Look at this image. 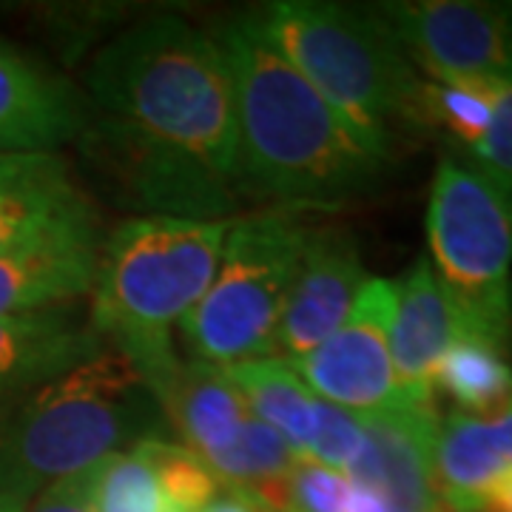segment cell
Listing matches in <instances>:
<instances>
[{"label":"cell","mask_w":512,"mask_h":512,"mask_svg":"<svg viewBox=\"0 0 512 512\" xmlns=\"http://www.w3.org/2000/svg\"><path fill=\"white\" fill-rule=\"evenodd\" d=\"M80 143L117 197L146 217L228 220L237 208V94L214 35L180 15L123 29L89 69Z\"/></svg>","instance_id":"1"},{"label":"cell","mask_w":512,"mask_h":512,"mask_svg":"<svg viewBox=\"0 0 512 512\" xmlns=\"http://www.w3.org/2000/svg\"><path fill=\"white\" fill-rule=\"evenodd\" d=\"M237 94L242 194L274 208L325 211L370 194L393 160L373 146L254 29L217 32Z\"/></svg>","instance_id":"2"},{"label":"cell","mask_w":512,"mask_h":512,"mask_svg":"<svg viewBox=\"0 0 512 512\" xmlns=\"http://www.w3.org/2000/svg\"><path fill=\"white\" fill-rule=\"evenodd\" d=\"M228 225L134 217L100 245L89 322L154 396L183 365L174 328L211 288Z\"/></svg>","instance_id":"3"},{"label":"cell","mask_w":512,"mask_h":512,"mask_svg":"<svg viewBox=\"0 0 512 512\" xmlns=\"http://www.w3.org/2000/svg\"><path fill=\"white\" fill-rule=\"evenodd\" d=\"M163 433L154 393L117 350L106 348L0 421V501L23 512L57 478Z\"/></svg>","instance_id":"4"},{"label":"cell","mask_w":512,"mask_h":512,"mask_svg":"<svg viewBox=\"0 0 512 512\" xmlns=\"http://www.w3.org/2000/svg\"><path fill=\"white\" fill-rule=\"evenodd\" d=\"M248 18L373 146L390 151L396 123L421 128V80L376 6L279 0Z\"/></svg>","instance_id":"5"},{"label":"cell","mask_w":512,"mask_h":512,"mask_svg":"<svg viewBox=\"0 0 512 512\" xmlns=\"http://www.w3.org/2000/svg\"><path fill=\"white\" fill-rule=\"evenodd\" d=\"M311 228L305 211L291 208L231 220L211 288L180 322L191 362L228 367L274 356Z\"/></svg>","instance_id":"6"},{"label":"cell","mask_w":512,"mask_h":512,"mask_svg":"<svg viewBox=\"0 0 512 512\" xmlns=\"http://www.w3.org/2000/svg\"><path fill=\"white\" fill-rule=\"evenodd\" d=\"M427 242L458 322L504 350L512 342V191L473 160L447 154L427 205Z\"/></svg>","instance_id":"7"},{"label":"cell","mask_w":512,"mask_h":512,"mask_svg":"<svg viewBox=\"0 0 512 512\" xmlns=\"http://www.w3.org/2000/svg\"><path fill=\"white\" fill-rule=\"evenodd\" d=\"M404 52L436 83L512 86V3L410 0L376 6Z\"/></svg>","instance_id":"8"},{"label":"cell","mask_w":512,"mask_h":512,"mask_svg":"<svg viewBox=\"0 0 512 512\" xmlns=\"http://www.w3.org/2000/svg\"><path fill=\"white\" fill-rule=\"evenodd\" d=\"M393 305L396 282L367 276L345 325L311 353L288 359L313 396L356 416L402 402L387 342Z\"/></svg>","instance_id":"9"},{"label":"cell","mask_w":512,"mask_h":512,"mask_svg":"<svg viewBox=\"0 0 512 512\" xmlns=\"http://www.w3.org/2000/svg\"><path fill=\"white\" fill-rule=\"evenodd\" d=\"M100 220L57 151H0V256L100 239Z\"/></svg>","instance_id":"10"},{"label":"cell","mask_w":512,"mask_h":512,"mask_svg":"<svg viewBox=\"0 0 512 512\" xmlns=\"http://www.w3.org/2000/svg\"><path fill=\"white\" fill-rule=\"evenodd\" d=\"M436 404L399 402L362 416L365 447L345 476L373 490L393 512H444L433 478V444L439 433Z\"/></svg>","instance_id":"11"},{"label":"cell","mask_w":512,"mask_h":512,"mask_svg":"<svg viewBox=\"0 0 512 512\" xmlns=\"http://www.w3.org/2000/svg\"><path fill=\"white\" fill-rule=\"evenodd\" d=\"M365 282V262L353 234L339 225H313L279 322L276 350L285 359H299L319 348L345 325Z\"/></svg>","instance_id":"12"},{"label":"cell","mask_w":512,"mask_h":512,"mask_svg":"<svg viewBox=\"0 0 512 512\" xmlns=\"http://www.w3.org/2000/svg\"><path fill=\"white\" fill-rule=\"evenodd\" d=\"M106 348L77 302L0 316V421L40 387Z\"/></svg>","instance_id":"13"},{"label":"cell","mask_w":512,"mask_h":512,"mask_svg":"<svg viewBox=\"0 0 512 512\" xmlns=\"http://www.w3.org/2000/svg\"><path fill=\"white\" fill-rule=\"evenodd\" d=\"M89 120L69 80L0 40V151H57L80 140Z\"/></svg>","instance_id":"14"},{"label":"cell","mask_w":512,"mask_h":512,"mask_svg":"<svg viewBox=\"0 0 512 512\" xmlns=\"http://www.w3.org/2000/svg\"><path fill=\"white\" fill-rule=\"evenodd\" d=\"M458 339V322L430 259L419 256L396 282L390 362L402 402L436 404V370Z\"/></svg>","instance_id":"15"},{"label":"cell","mask_w":512,"mask_h":512,"mask_svg":"<svg viewBox=\"0 0 512 512\" xmlns=\"http://www.w3.org/2000/svg\"><path fill=\"white\" fill-rule=\"evenodd\" d=\"M154 399L163 410L165 427L177 433V444L202 461L228 450L251 419L239 387L217 365L183 362Z\"/></svg>","instance_id":"16"},{"label":"cell","mask_w":512,"mask_h":512,"mask_svg":"<svg viewBox=\"0 0 512 512\" xmlns=\"http://www.w3.org/2000/svg\"><path fill=\"white\" fill-rule=\"evenodd\" d=\"M512 467L495 450L487 421L453 410L439 421L433 478L444 512H481Z\"/></svg>","instance_id":"17"},{"label":"cell","mask_w":512,"mask_h":512,"mask_svg":"<svg viewBox=\"0 0 512 512\" xmlns=\"http://www.w3.org/2000/svg\"><path fill=\"white\" fill-rule=\"evenodd\" d=\"M100 239H69L0 256V316L77 302L92 291Z\"/></svg>","instance_id":"18"},{"label":"cell","mask_w":512,"mask_h":512,"mask_svg":"<svg viewBox=\"0 0 512 512\" xmlns=\"http://www.w3.org/2000/svg\"><path fill=\"white\" fill-rule=\"evenodd\" d=\"M237 384L251 416L274 427L299 456L308 453L316 421V396L296 376L288 359L268 356L222 367Z\"/></svg>","instance_id":"19"},{"label":"cell","mask_w":512,"mask_h":512,"mask_svg":"<svg viewBox=\"0 0 512 512\" xmlns=\"http://www.w3.org/2000/svg\"><path fill=\"white\" fill-rule=\"evenodd\" d=\"M299 458L302 456L276 433L274 427L251 416L245 421L239 439L228 450L205 458V464L214 476L220 478V484L245 490V493L256 495L262 504H268L274 512H282L285 481Z\"/></svg>","instance_id":"20"},{"label":"cell","mask_w":512,"mask_h":512,"mask_svg":"<svg viewBox=\"0 0 512 512\" xmlns=\"http://www.w3.org/2000/svg\"><path fill=\"white\" fill-rule=\"evenodd\" d=\"M436 387L461 413H498L512 402V367L504 350L473 336H458L436 370Z\"/></svg>","instance_id":"21"},{"label":"cell","mask_w":512,"mask_h":512,"mask_svg":"<svg viewBox=\"0 0 512 512\" xmlns=\"http://www.w3.org/2000/svg\"><path fill=\"white\" fill-rule=\"evenodd\" d=\"M94 507L97 512H180L163 493L157 470L140 444L106 458Z\"/></svg>","instance_id":"22"},{"label":"cell","mask_w":512,"mask_h":512,"mask_svg":"<svg viewBox=\"0 0 512 512\" xmlns=\"http://www.w3.org/2000/svg\"><path fill=\"white\" fill-rule=\"evenodd\" d=\"M421 128L439 126L453 134L461 148L476 146L490 126V97L487 89H470L456 83L421 80L419 94Z\"/></svg>","instance_id":"23"},{"label":"cell","mask_w":512,"mask_h":512,"mask_svg":"<svg viewBox=\"0 0 512 512\" xmlns=\"http://www.w3.org/2000/svg\"><path fill=\"white\" fill-rule=\"evenodd\" d=\"M151 458L163 493L180 512H200L214 495L220 493V478L208 470V464L197 453L185 450L183 444L165 439H148L140 444Z\"/></svg>","instance_id":"24"},{"label":"cell","mask_w":512,"mask_h":512,"mask_svg":"<svg viewBox=\"0 0 512 512\" xmlns=\"http://www.w3.org/2000/svg\"><path fill=\"white\" fill-rule=\"evenodd\" d=\"M365 447V427L362 416L342 410L336 404L316 399V421H313V439L305 458H313L330 470L348 473L350 464Z\"/></svg>","instance_id":"25"},{"label":"cell","mask_w":512,"mask_h":512,"mask_svg":"<svg viewBox=\"0 0 512 512\" xmlns=\"http://www.w3.org/2000/svg\"><path fill=\"white\" fill-rule=\"evenodd\" d=\"M350 478L313 458H299L285 481L282 512H345Z\"/></svg>","instance_id":"26"},{"label":"cell","mask_w":512,"mask_h":512,"mask_svg":"<svg viewBox=\"0 0 512 512\" xmlns=\"http://www.w3.org/2000/svg\"><path fill=\"white\" fill-rule=\"evenodd\" d=\"M490 97V126L476 146L467 148L470 160L512 191V86L487 89Z\"/></svg>","instance_id":"27"},{"label":"cell","mask_w":512,"mask_h":512,"mask_svg":"<svg viewBox=\"0 0 512 512\" xmlns=\"http://www.w3.org/2000/svg\"><path fill=\"white\" fill-rule=\"evenodd\" d=\"M106 458L97 461V464L83 467V470H77L72 476L52 481L49 487H43L29 501V507L23 512H97V507H94V490H97V481H100Z\"/></svg>","instance_id":"28"},{"label":"cell","mask_w":512,"mask_h":512,"mask_svg":"<svg viewBox=\"0 0 512 512\" xmlns=\"http://www.w3.org/2000/svg\"><path fill=\"white\" fill-rule=\"evenodd\" d=\"M200 512H274L268 504H262L256 495L237 490V487H225Z\"/></svg>","instance_id":"29"},{"label":"cell","mask_w":512,"mask_h":512,"mask_svg":"<svg viewBox=\"0 0 512 512\" xmlns=\"http://www.w3.org/2000/svg\"><path fill=\"white\" fill-rule=\"evenodd\" d=\"M487 427H490V436H493L495 450L504 456V461L512 467V402L504 407V410H498L493 416V421H487Z\"/></svg>","instance_id":"30"},{"label":"cell","mask_w":512,"mask_h":512,"mask_svg":"<svg viewBox=\"0 0 512 512\" xmlns=\"http://www.w3.org/2000/svg\"><path fill=\"white\" fill-rule=\"evenodd\" d=\"M345 512H393L387 507L382 495H376L373 490H365V487H356L350 484L348 504H345Z\"/></svg>","instance_id":"31"},{"label":"cell","mask_w":512,"mask_h":512,"mask_svg":"<svg viewBox=\"0 0 512 512\" xmlns=\"http://www.w3.org/2000/svg\"><path fill=\"white\" fill-rule=\"evenodd\" d=\"M481 512H512V476H507L498 484V490L487 498Z\"/></svg>","instance_id":"32"},{"label":"cell","mask_w":512,"mask_h":512,"mask_svg":"<svg viewBox=\"0 0 512 512\" xmlns=\"http://www.w3.org/2000/svg\"><path fill=\"white\" fill-rule=\"evenodd\" d=\"M0 512H12V510H9V507H6V504L0 501Z\"/></svg>","instance_id":"33"}]
</instances>
